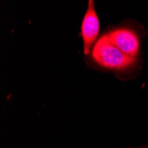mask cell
Returning a JSON list of instances; mask_svg holds the SVG:
<instances>
[{"instance_id":"cell-1","label":"cell","mask_w":148,"mask_h":148,"mask_svg":"<svg viewBox=\"0 0 148 148\" xmlns=\"http://www.w3.org/2000/svg\"><path fill=\"white\" fill-rule=\"evenodd\" d=\"M90 53L93 60L99 66L106 69L119 72L131 69L138 60L121 51L109 41L106 34L98 39Z\"/></svg>"},{"instance_id":"cell-2","label":"cell","mask_w":148,"mask_h":148,"mask_svg":"<svg viewBox=\"0 0 148 148\" xmlns=\"http://www.w3.org/2000/svg\"><path fill=\"white\" fill-rule=\"evenodd\" d=\"M106 35L109 41L126 55L136 59L138 57L141 43L135 30L123 27L112 29Z\"/></svg>"},{"instance_id":"cell-3","label":"cell","mask_w":148,"mask_h":148,"mask_svg":"<svg viewBox=\"0 0 148 148\" xmlns=\"http://www.w3.org/2000/svg\"><path fill=\"white\" fill-rule=\"evenodd\" d=\"M99 19L94 7V2L89 1L88 8L81 25V36L84 44V52L88 55L97 42L99 33Z\"/></svg>"},{"instance_id":"cell-4","label":"cell","mask_w":148,"mask_h":148,"mask_svg":"<svg viewBox=\"0 0 148 148\" xmlns=\"http://www.w3.org/2000/svg\"><path fill=\"white\" fill-rule=\"evenodd\" d=\"M143 148H148V147H143Z\"/></svg>"}]
</instances>
